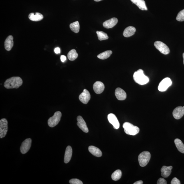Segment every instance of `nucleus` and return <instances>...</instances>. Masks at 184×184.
<instances>
[{"label":"nucleus","instance_id":"nucleus-28","mask_svg":"<svg viewBox=\"0 0 184 184\" xmlns=\"http://www.w3.org/2000/svg\"><path fill=\"white\" fill-rule=\"evenodd\" d=\"M121 176H122V172L120 170L118 169L112 174V179L114 181H118L121 178Z\"/></svg>","mask_w":184,"mask_h":184},{"label":"nucleus","instance_id":"nucleus-5","mask_svg":"<svg viewBox=\"0 0 184 184\" xmlns=\"http://www.w3.org/2000/svg\"><path fill=\"white\" fill-rule=\"evenodd\" d=\"M62 116V113L57 111L54 113L53 116L50 117L48 120V126L51 128H53L57 125L60 120Z\"/></svg>","mask_w":184,"mask_h":184},{"label":"nucleus","instance_id":"nucleus-37","mask_svg":"<svg viewBox=\"0 0 184 184\" xmlns=\"http://www.w3.org/2000/svg\"><path fill=\"white\" fill-rule=\"evenodd\" d=\"M94 1H96L98 2V1H102V0H94Z\"/></svg>","mask_w":184,"mask_h":184},{"label":"nucleus","instance_id":"nucleus-36","mask_svg":"<svg viewBox=\"0 0 184 184\" xmlns=\"http://www.w3.org/2000/svg\"><path fill=\"white\" fill-rule=\"evenodd\" d=\"M143 184V181H139L135 182L134 184Z\"/></svg>","mask_w":184,"mask_h":184},{"label":"nucleus","instance_id":"nucleus-29","mask_svg":"<svg viewBox=\"0 0 184 184\" xmlns=\"http://www.w3.org/2000/svg\"><path fill=\"white\" fill-rule=\"evenodd\" d=\"M98 36V39L100 41L106 40L108 39V37L107 34L102 31H97L96 32Z\"/></svg>","mask_w":184,"mask_h":184},{"label":"nucleus","instance_id":"nucleus-19","mask_svg":"<svg viewBox=\"0 0 184 184\" xmlns=\"http://www.w3.org/2000/svg\"><path fill=\"white\" fill-rule=\"evenodd\" d=\"M173 167L171 166L167 167L163 166L161 169V175L164 178L169 177L171 173V170Z\"/></svg>","mask_w":184,"mask_h":184},{"label":"nucleus","instance_id":"nucleus-14","mask_svg":"<svg viewBox=\"0 0 184 184\" xmlns=\"http://www.w3.org/2000/svg\"><path fill=\"white\" fill-rule=\"evenodd\" d=\"M105 86L104 83L100 81H97L93 85L94 90L96 94H99L104 92Z\"/></svg>","mask_w":184,"mask_h":184},{"label":"nucleus","instance_id":"nucleus-24","mask_svg":"<svg viewBox=\"0 0 184 184\" xmlns=\"http://www.w3.org/2000/svg\"><path fill=\"white\" fill-rule=\"evenodd\" d=\"M176 147L180 152L184 153V145L180 139H176L174 141Z\"/></svg>","mask_w":184,"mask_h":184},{"label":"nucleus","instance_id":"nucleus-23","mask_svg":"<svg viewBox=\"0 0 184 184\" xmlns=\"http://www.w3.org/2000/svg\"><path fill=\"white\" fill-rule=\"evenodd\" d=\"M131 1L136 5L139 9L142 10H147V7L145 1L143 0H131Z\"/></svg>","mask_w":184,"mask_h":184},{"label":"nucleus","instance_id":"nucleus-1","mask_svg":"<svg viewBox=\"0 0 184 184\" xmlns=\"http://www.w3.org/2000/svg\"><path fill=\"white\" fill-rule=\"evenodd\" d=\"M23 84V80L19 77H13L6 80L4 86L9 89L18 88Z\"/></svg>","mask_w":184,"mask_h":184},{"label":"nucleus","instance_id":"nucleus-7","mask_svg":"<svg viewBox=\"0 0 184 184\" xmlns=\"http://www.w3.org/2000/svg\"><path fill=\"white\" fill-rule=\"evenodd\" d=\"M171 85L172 81L171 79L168 78H165L160 83L158 87V90L161 92H165Z\"/></svg>","mask_w":184,"mask_h":184},{"label":"nucleus","instance_id":"nucleus-6","mask_svg":"<svg viewBox=\"0 0 184 184\" xmlns=\"http://www.w3.org/2000/svg\"><path fill=\"white\" fill-rule=\"evenodd\" d=\"M155 48L161 53L164 55L169 54L170 52L169 48L165 43L160 41H157L154 43Z\"/></svg>","mask_w":184,"mask_h":184},{"label":"nucleus","instance_id":"nucleus-35","mask_svg":"<svg viewBox=\"0 0 184 184\" xmlns=\"http://www.w3.org/2000/svg\"><path fill=\"white\" fill-rule=\"evenodd\" d=\"M54 52L55 53L58 54H59L60 52V50L59 48H56L54 49Z\"/></svg>","mask_w":184,"mask_h":184},{"label":"nucleus","instance_id":"nucleus-10","mask_svg":"<svg viewBox=\"0 0 184 184\" xmlns=\"http://www.w3.org/2000/svg\"><path fill=\"white\" fill-rule=\"evenodd\" d=\"M90 92L86 89H84L83 92L80 95L79 99L83 104H87L90 100Z\"/></svg>","mask_w":184,"mask_h":184},{"label":"nucleus","instance_id":"nucleus-38","mask_svg":"<svg viewBox=\"0 0 184 184\" xmlns=\"http://www.w3.org/2000/svg\"><path fill=\"white\" fill-rule=\"evenodd\" d=\"M183 64H184V52L183 54Z\"/></svg>","mask_w":184,"mask_h":184},{"label":"nucleus","instance_id":"nucleus-33","mask_svg":"<svg viewBox=\"0 0 184 184\" xmlns=\"http://www.w3.org/2000/svg\"><path fill=\"white\" fill-rule=\"evenodd\" d=\"M171 184H181V183L179 179L175 177L172 180L171 182Z\"/></svg>","mask_w":184,"mask_h":184},{"label":"nucleus","instance_id":"nucleus-21","mask_svg":"<svg viewBox=\"0 0 184 184\" xmlns=\"http://www.w3.org/2000/svg\"><path fill=\"white\" fill-rule=\"evenodd\" d=\"M135 31L136 29L133 26H129L125 29L123 33V35L125 37H129L134 35Z\"/></svg>","mask_w":184,"mask_h":184},{"label":"nucleus","instance_id":"nucleus-13","mask_svg":"<svg viewBox=\"0 0 184 184\" xmlns=\"http://www.w3.org/2000/svg\"><path fill=\"white\" fill-rule=\"evenodd\" d=\"M173 115L174 118L176 119L181 118L184 115V108L182 106L177 107L174 110Z\"/></svg>","mask_w":184,"mask_h":184},{"label":"nucleus","instance_id":"nucleus-20","mask_svg":"<svg viewBox=\"0 0 184 184\" xmlns=\"http://www.w3.org/2000/svg\"><path fill=\"white\" fill-rule=\"evenodd\" d=\"M89 151L94 156L100 157L102 155V153L99 149L93 146H91L88 147Z\"/></svg>","mask_w":184,"mask_h":184},{"label":"nucleus","instance_id":"nucleus-11","mask_svg":"<svg viewBox=\"0 0 184 184\" xmlns=\"http://www.w3.org/2000/svg\"><path fill=\"white\" fill-rule=\"evenodd\" d=\"M108 118L109 122L113 125L114 129H117L119 128L120 127V124L117 117L114 114L111 113L108 114Z\"/></svg>","mask_w":184,"mask_h":184},{"label":"nucleus","instance_id":"nucleus-17","mask_svg":"<svg viewBox=\"0 0 184 184\" xmlns=\"http://www.w3.org/2000/svg\"><path fill=\"white\" fill-rule=\"evenodd\" d=\"M72 155V147L69 146L66 148L64 157V162L68 163L71 159Z\"/></svg>","mask_w":184,"mask_h":184},{"label":"nucleus","instance_id":"nucleus-27","mask_svg":"<svg viewBox=\"0 0 184 184\" xmlns=\"http://www.w3.org/2000/svg\"><path fill=\"white\" fill-rule=\"evenodd\" d=\"M112 53V52L111 50H107L98 55L97 57L100 59L104 60L110 57Z\"/></svg>","mask_w":184,"mask_h":184},{"label":"nucleus","instance_id":"nucleus-3","mask_svg":"<svg viewBox=\"0 0 184 184\" xmlns=\"http://www.w3.org/2000/svg\"><path fill=\"white\" fill-rule=\"evenodd\" d=\"M125 133L127 134L135 135L138 134L139 132V129L138 127L134 126L132 124L128 122H126L123 125Z\"/></svg>","mask_w":184,"mask_h":184},{"label":"nucleus","instance_id":"nucleus-15","mask_svg":"<svg viewBox=\"0 0 184 184\" xmlns=\"http://www.w3.org/2000/svg\"><path fill=\"white\" fill-rule=\"evenodd\" d=\"M115 95L117 99L119 100H124L127 98V94L122 89L118 88L115 91Z\"/></svg>","mask_w":184,"mask_h":184},{"label":"nucleus","instance_id":"nucleus-34","mask_svg":"<svg viewBox=\"0 0 184 184\" xmlns=\"http://www.w3.org/2000/svg\"><path fill=\"white\" fill-rule=\"evenodd\" d=\"M61 60L62 62H64L66 60V57L64 55H62L60 57Z\"/></svg>","mask_w":184,"mask_h":184},{"label":"nucleus","instance_id":"nucleus-32","mask_svg":"<svg viewBox=\"0 0 184 184\" xmlns=\"http://www.w3.org/2000/svg\"><path fill=\"white\" fill-rule=\"evenodd\" d=\"M167 183L166 181L163 178H160L157 182V184H167Z\"/></svg>","mask_w":184,"mask_h":184},{"label":"nucleus","instance_id":"nucleus-8","mask_svg":"<svg viewBox=\"0 0 184 184\" xmlns=\"http://www.w3.org/2000/svg\"><path fill=\"white\" fill-rule=\"evenodd\" d=\"M8 131V121L3 118L0 120V138L2 139L6 135Z\"/></svg>","mask_w":184,"mask_h":184},{"label":"nucleus","instance_id":"nucleus-2","mask_svg":"<svg viewBox=\"0 0 184 184\" xmlns=\"http://www.w3.org/2000/svg\"><path fill=\"white\" fill-rule=\"evenodd\" d=\"M135 82L140 85L147 84L149 82V78L143 73V70L139 69L134 72L133 76Z\"/></svg>","mask_w":184,"mask_h":184},{"label":"nucleus","instance_id":"nucleus-4","mask_svg":"<svg viewBox=\"0 0 184 184\" xmlns=\"http://www.w3.org/2000/svg\"><path fill=\"white\" fill-rule=\"evenodd\" d=\"M150 158L151 155L149 152H143L139 155L138 160L139 165L141 167H145L149 163Z\"/></svg>","mask_w":184,"mask_h":184},{"label":"nucleus","instance_id":"nucleus-18","mask_svg":"<svg viewBox=\"0 0 184 184\" xmlns=\"http://www.w3.org/2000/svg\"><path fill=\"white\" fill-rule=\"evenodd\" d=\"M13 36H9L6 39L5 42V47L6 50L10 51L13 46Z\"/></svg>","mask_w":184,"mask_h":184},{"label":"nucleus","instance_id":"nucleus-30","mask_svg":"<svg viewBox=\"0 0 184 184\" xmlns=\"http://www.w3.org/2000/svg\"><path fill=\"white\" fill-rule=\"evenodd\" d=\"M177 21L182 22L184 21V9L179 12L178 13L176 18Z\"/></svg>","mask_w":184,"mask_h":184},{"label":"nucleus","instance_id":"nucleus-22","mask_svg":"<svg viewBox=\"0 0 184 184\" xmlns=\"http://www.w3.org/2000/svg\"><path fill=\"white\" fill-rule=\"evenodd\" d=\"M29 19L32 21H39L43 19V16L42 14L38 13L35 14L34 13H30L28 16Z\"/></svg>","mask_w":184,"mask_h":184},{"label":"nucleus","instance_id":"nucleus-16","mask_svg":"<svg viewBox=\"0 0 184 184\" xmlns=\"http://www.w3.org/2000/svg\"><path fill=\"white\" fill-rule=\"evenodd\" d=\"M118 22V20L116 18L113 17L104 22L103 23V26L107 29L112 28L116 25Z\"/></svg>","mask_w":184,"mask_h":184},{"label":"nucleus","instance_id":"nucleus-39","mask_svg":"<svg viewBox=\"0 0 184 184\" xmlns=\"http://www.w3.org/2000/svg\"><path fill=\"white\" fill-rule=\"evenodd\" d=\"M183 108H184V106H183Z\"/></svg>","mask_w":184,"mask_h":184},{"label":"nucleus","instance_id":"nucleus-9","mask_svg":"<svg viewBox=\"0 0 184 184\" xmlns=\"http://www.w3.org/2000/svg\"><path fill=\"white\" fill-rule=\"evenodd\" d=\"M31 139H27L22 143L20 147V151L22 154H25L29 150L31 146Z\"/></svg>","mask_w":184,"mask_h":184},{"label":"nucleus","instance_id":"nucleus-26","mask_svg":"<svg viewBox=\"0 0 184 184\" xmlns=\"http://www.w3.org/2000/svg\"><path fill=\"white\" fill-rule=\"evenodd\" d=\"M78 54L75 49H72L68 52V57L71 61H74L78 58Z\"/></svg>","mask_w":184,"mask_h":184},{"label":"nucleus","instance_id":"nucleus-12","mask_svg":"<svg viewBox=\"0 0 184 184\" xmlns=\"http://www.w3.org/2000/svg\"><path fill=\"white\" fill-rule=\"evenodd\" d=\"M77 125L81 130H82L85 133H88L89 130L88 127H87L85 122L83 119L82 117L80 116H78L77 118Z\"/></svg>","mask_w":184,"mask_h":184},{"label":"nucleus","instance_id":"nucleus-31","mask_svg":"<svg viewBox=\"0 0 184 184\" xmlns=\"http://www.w3.org/2000/svg\"><path fill=\"white\" fill-rule=\"evenodd\" d=\"M71 184H83V182L80 180L77 179H72L69 181Z\"/></svg>","mask_w":184,"mask_h":184},{"label":"nucleus","instance_id":"nucleus-25","mask_svg":"<svg viewBox=\"0 0 184 184\" xmlns=\"http://www.w3.org/2000/svg\"><path fill=\"white\" fill-rule=\"evenodd\" d=\"M70 27L72 31L76 33L79 31L80 26L78 21H76L70 24Z\"/></svg>","mask_w":184,"mask_h":184}]
</instances>
